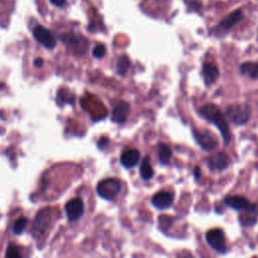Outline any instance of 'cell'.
<instances>
[{"mask_svg": "<svg viewBox=\"0 0 258 258\" xmlns=\"http://www.w3.org/2000/svg\"><path fill=\"white\" fill-rule=\"evenodd\" d=\"M199 113L203 118H205L209 122L216 125V127L221 132L223 141L226 145L231 142L232 136H231V132H230L228 123H227L223 113L221 112L220 108L217 105L212 104V103L206 104L200 108Z\"/></svg>", "mask_w": 258, "mask_h": 258, "instance_id": "obj_1", "label": "cell"}, {"mask_svg": "<svg viewBox=\"0 0 258 258\" xmlns=\"http://www.w3.org/2000/svg\"><path fill=\"white\" fill-rule=\"evenodd\" d=\"M226 113L232 123L241 126L249 121L252 110L247 104H233L227 108Z\"/></svg>", "mask_w": 258, "mask_h": 258, "instance_id": "obj_2", "label": "cell"}, {"mask_svg": "<svg viewBox=\"0 0 258 258\" xmlns=\"http://www.w3.org/2000/svg\"><path fill=\"white\" fill-rule=\"evenodd\" d=\"M121 190V182L119 179L109 177L101 180L97 185L99 196L107 201L114 200Z\"/></svg>", "mask_w": 258, "mask_h": 258, "instance_id": "obj_3", "label": "cell"}, {"mask_svg": "<svg viewBox=\"0 0 258 258\" xmlns=\"http://www.w3.org/2000/svg\"><path fill=\"white\" fill-rule=\"evenodd\" d=\"M61 40L76 55H83L88 49V40L82 35H76L74 33H68L61 36Z\"/></svg>", "mask_w": 258, "mask_h": 258, "instance_id": "obj_4", "label": "cell"}, {"mask_svg": "<svg viewBox=\"0 0 258 258\" xmlns=\"http://www.w3.org/2000/svg\"><path fill=\"white\" fill-rule=\"evenodd\" d=\"M243 19V14L241 9H237L235 11H233L231 14H229L228 16H226L215 28V34L218 36H224L225 34H227L231 28L237 24L238 22H240Z\"/></svg>", "mask_w": 258, "mask_h": 258, "instance_id": "obj_5", "label": "cell"}, {"mask_svg": "<svg viewBox=\"0 0 258 258\" xmlns=\"http://www.w3.org/2000/svg\"><path fill=\"white\" fill-rule=\"evenodd\" d=\"M207 243L217 252L226 253L227 252V244L225 234L221 229H212L206 234Z\"/></svg>", "mask_w": 258, "mask_h": 258, "instance_id": "obj_6", "label": "cell"}, {"mask_svg": "<svg viewBox=\"0 0 258 258\" xmlns=\"http://www.w3.org/2000/svg\"><path fill=\"white\" fill-rule=\"evenodd\" d=\"M194 137L197 143L206 151H212L218 146L216 137L209 131L194 130Z\"/></svg>", "mask_w": 258, "mask_h": 258, "instance_id": "obj_7", "label": "cell"}, {"mask_svg": "<svg viewBox=\"0 0 258 258\" xmlns=\"http://www.w3.org/2000/svg\"><path fill=\"white\" fill-rule=\"evenodd\" d=\"M34 38L46 48H53L55 46V38L52 33L42 25H38L33 29Z\"/></svg>", "mask_w": 258, "mask_h": 258, "instance_id": "obj_8", "label": "cell"}, {"mask_svg": "<svg viewBox=\"0 0 258 258\" xmlns=\"http://www.w3.org/2000/svg\"><path fill=\"white\" fill-rule=\"evenodd\" d=\"M66 213L70 221L79 220L84 214V203L81 199L76 198L66 204Z\"/></svg>", "mask_w": 258, "mask_h": 258, "instance_id": "obj_9", "label": "cell"}, {"mask_svg": "<svg viewBox=\"0 0 258 258\" xmlns=\"http://www.w3.org/2000/svg\"><path fill=\"white\" fill-rule=\"evenodd\" d=\"M173 199H174V196L171 192L161 190L156 192L152 197L151 203L154 206V208H156L157 210H165L171 207L173 203Z\"/></svg>", "mask_w": 258, "mask_h": 258, "instance_id": "obj_10", "label": "cell"}, {"mask_svg": "<svg viewBox=\"0 0 258 258\" xmlns=\"http://www.w3.org/2000/svg\"><path fill=\"white\" fill-rule=\"evenodd\" d=\"M49 218H50V209H43L36 215L34 226H33V234L35 236H39L45 231L46 226L48 225V222H49Z\"/></svg>", "mask_w": 258, "mask_h": 258, "instance_id": "obj_11", "label": "cell"}, {"mask_svg": "<svg viewBox=\"0 0 258 258\" xmlns=\"http://www.w3.org/2000/svg\"><path fill=\"white\" fill-rule=\"evenodd\" d=\"M207 163L211 169L223 170L230 164V158L225 152H218L207 159Z\"/></svg>", "mask_w": 258, "mask_h": 258, "instance_id": "obj_12", "label": "cell"}, {"mask_svg": "<svg viewBox=\"0 0 258 258\" xmlns=\"http://www.w3.org/2000/svg\"><path fill=\"white\" fill-rule=\"evenodd\" d=\"M224 203L228 207L234 209L235 211H241V212L248 210L253 206V204H251L246 198L241 196H227L224 199Z\"/></svg>", "mask_w": 258, "mask_h": 258, "instance_id": "obj_13", "label": "cell"}, {"mask_svg": "<svg viewBox=\"0 0 258 258\" xmlns=\"http://www.w3.org/2000/svg\"><path fill=\"white\" fill-rule=\"evenodd\" d=\"M130 112V105L127 102H119L112 112V121L118 124H122L127 120L128 114Z\"/></svg>", "mask_w": 258, "mask_h": 258, "instance_id": "obj_14", "label": "cell"}, {"mask_svg": "<svg viewBox=\"0 0 258 258\" xmlns=\"http://www.w3.org/2000/svg\"><path fill=\"white\" fill-rule=\"evenodd\" d=\"M258 220V205H253L250 209L242 211L239 216V221L244 227L254 225Z\"/></svg>", "mask_w": 258, "mask_h": 258, "instance_id": "obj_15", "label": "cell"}, {"mask_svg": "<svg viewBox=\"0 0 258 258\" xmlns=\"http://www.w3.org/2000/svg\"><path fill=\"white\" fill-rule=\"evenodd\" d=\"M140 159V152L137 149H128L121 154L120 162L126 168L134 167Z\"/></svg>", "mask_w": 258, "mask_h": 258, "instance_id": "obj_16", "label": "cell"}, {"mask_svg": "<svg viewBox=\"0 0 258 258\" xmlns=\"http://www.w3.org/2000/svg\"><path fill=\"white\" fill-rule=\"evenodd\" d=\"M203 77L207 86L215 83L219 77V70L217 66L212 62H205L203 66Z\"/></svg>", "mask_w": 258, "mask_h": 258, "instance_id": "obj_17", "label": "cell"}, {"mask_svg": "<svg viewBox=\"0 0 258 258\" xmlns=\"http://www.w3.org/2000/svg\"><path fill=\"white\" fill-rule=\"evenodd\" d=\"M140 175L144 180H149L154 175V170L151 166L149 156H145L141 162L140 166Z\"/></svg>", "mask_w": 258, "mask_h": 258, "instance_id": "obj_18", "label": "cell"}, {"mask_svg": "<svg viewBox=\"0 0 258 258\" xmlns=\"http://www.w3.org/2000/svg\"><path fill=\"white\" fill-rule=\"evenodd\" d=\"M242 74L249 76L251 79H258V62H244L240 67Z\"/></svg>", "mask_w": 258, "mask_h": 258, "instance_id": "obj_19", "label": "cell"}, {"mask_svg": "<svg viewBox=\"0 0 258 258\" xmlns=\"http://www.w3.org/2000/svg\"><path fill=\"white\" fill-rule=\"evenodd\" d=\"M157 150H158V160L160 163L162 164H167L171 158L172 152L170 150V148L164 144V143H159L157 146Z\"/></svg>", "mask_w": 258, "mask_h": 258, "instance_id": "obj_20", "label": "cell"}, {"mask_svg": "<svg viewBox=\"0 0 258 258\" xmlns=\"http://www.w3.org/2000/svg\"><path fill=\"white\" fill-rule=\"evenodd\" d=\"M129 67H130V60H129L128 56L125 54L119 56V58L117 60V73L120 76H124L127 73Z\"/></svg>", "mask_w": 258, "mask_h": 258, "instance_id": "obj_21", "label": "cell"}, {"mask_svg": "<svg viewBox=\"0 0 258 258\" xmlns=\"http://www.w3.org/2000/svg\"><path fill=\"white\" fill-rule=\"evenodd\" d=\"M27 223H28V220H27L26 218H24V217L18 219V220L14 223V226H13V233H14V234H17V235L21 234L22 231L24 230L25 226L27 225Z\"/></svg>", "mask_w": 258, "mask_h": 258, "instance_id": "obj_22", "label": "cell"}, {"mask_svg": "<svg viewBox=\"0 0 258 258\" xmlns=\"http://www.w3.org/2000/svg\"><path fill=\"white\" fill-rule=\"evenodd\" d=\"M5 258H22L21 254L16 246L10 245L8 246L6 253H5Z\"/></svg>", "mask_w": 258, "mask_h": 258, "instance_id": "obj_23", "label": "cell"}, {"mask_svg": "<svg viewBox=\"0 0 258 258\" xmlns=\"http://www.w3.org/2000/svg\"><path fill=\"white\" fill-rule=\"evenodd\" d=\"M172 221L173 219L169 216H160L158 218V224L162 230H167L170 227Z\"/></svg>", "mask_w": 258, "mask_h": 258, "instance_id": "obj_24", "label": "cell"}, {"mask_svg": "<svg viewBox=\"0 0 258 258\" xmlns=\"http://www.w3.org/2000/svg\"><path fill=\"white\" fill-rule=\"evenodd\" d=\"M106 53V47L103 44H98L93 49V55L96 58H102Z\"/></svg>", "mask_w": 258, "mask_h": 258, "instance_id": "obj_25", "label": "cell"}, {"mask_svg": "<svg viewBox=\"0 0 258 258\" xmlns=\"http://www.w3.org/2000/svg\"><path fill=\"white\" fill-rule=\"evenodd\" d=\"M176 258H195V257L192 256V254H191L189 251H187V250H182V251H180V252L177 253Z\"/></svg>", "mask_w": 258, "mask_h": 258, "instance_id": "obj_26", "label": "cell"}, {"mask_svg": "<svg viewBox=\"0 0 258 258\" xmlns=\"http://www.w3.org/2000/svg\"><path fill=\"white\" fill-rule=\"evenodd\" d=\"M108 144H109V139H108L107 137H102V138L98 141V147H99L100 149L105 148Z\"/></svg>", "mask_w": 258, "mask_h": 258, "instance_id": "obj_27", "label": "cell"}, {"mask_svg": "<svg viewBox=\"0 0 258 258\" xmlns=\"http://www.w3.org/2000/svg\"><path fill=\"white\" fill-rule=\"evenodd\" d=\"M49 1L55 6H62L66 2V0H49Z\"/></svg>", "mask_w": 258, "mask_h": 258, "instance_id": "obj_28", "label": "cell"}, {"mask_svg": "<svg viewBox=\"0 0 258 258\" xmlns=\"http://www.w3.org/2000/svg\"><path fill=\"white\" fill-rule=\"evenodd\" d=\"M194 174H195V177H196V178H200V177H201V168H200L199 166H196V167H195Z\"/></svg>", "mask_w": 258, "mask_h": 258, "instance_id": "obj_29", "label": "cell"}, {"mask_svg": "<svg viewBox=\"0 0 258 258\" xmlns=\"http://www.w3.org/2000/svg\"><path fill=\"white\" fill-rule=\"evenodd\" d=\"M34 66L37 67V68H40L43 66V59L42 58H36L34 60Z\"/></svg>", "mask_w": 258, "mask_h": 258, "instance_id": "obj_30", "label": "cell"}]
</instances>
